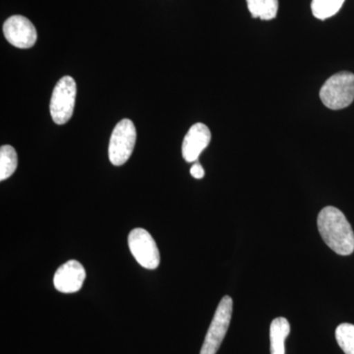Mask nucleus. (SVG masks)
Masks as SVG:
<instances>
[{
  "mask_svg": "<svg viewBox=\"0 0 354 354\" xmlns=\"http://www.w3.org/2000/svg\"><path fill=\"white\" fill-rule=\"evenodd\" d=\"M319 232L334 252L348 256L354 251V232L344 213L335 207H326L319 213Z\"/></svg>",
  "mask_w": 354,
  "mask_h": 354,
  "instance_id": "1",
  "label": "nucleus"
},
{
  "mask_svg": "<svg viewBox=\"0 0 354 354\" xmlns=\"http://www.w3.org/2000/svg\"><path fill=\"white\" fill-rule=\"evenodd\" d=\"M320 99L333 111L348 108L354 101V74L342 71L330 77L321 88Z\"/></svg>",
  "mask_w": 354,
  "mask_h": 354,
  "instance_id": "2",
  "label": "nucleus"
},
{
  "mask_svg": "<svg viewBox=\"0 0 354 354\" xmlns=\"http://www.w3.org/2000/svg\"><path fill=\"white\" fill-rule=\"evenodd\" d=\"M77 87L72 77L64 76L58 81L50 100V115L58 125L68 122L75 108Z\"/></svg>",
  "mask_w": 354,
  "mask_h": 354,
  "instance_id": "3",
  "label": "nucleus"
},
{
  "mask_svg": "<svg viewBox=\"0 0 354 354\" xmlns=\"http://www.w3.org/2000/svg\"><path fill=\"white\" fill-rule=\"evenodd\" d=\"M137 132L132 120H122L114 128L109 145V158L114 165H124L131 157Z\"/></svg>",
  "mask_w": 354,
  "mask_h": 354,
  "instance_id": "4",
  "label": "nucleus"
},
{
  "mask_svg": "<svg viewBox=\"0 0 354 354\" xmlns=\"http://www.w3.org/2000/svg\"><path fill=\"white\" fill-rule=\"evenodd\" d=\"M234 302L232 297H225L221 300L218 308L216 310L213 321L203 344L200 354H216L220 348L221 342L225 339V335L230 327L232 320Z\"/></svg>",
  "mask_w": 354,
  "mask_h": 354,
  "instance_id": "5",
  "label": "nucleus"
},
{
  "mask_svg": "<svg viewBox=\"0 0 354 354\" xmlns=\"http://www.w3.org/2000/svg\"><path fill=\"white\" fill-rule=\"evenodd\" d=\"M128 245L133 257L143 268L157 269L160 262V251L152 235L144 228H134L128 236Z\"/></svg>",
  "mask_w": 354,
  "mask_h": 354,
  "instance_id": "6",
  "label": "nucleus"
},
{
  "mask_svg": "<svg viewBox=\"0 0 354 354\" xmlns=\"http://www.w3.org/2000/svg\"><path fill=\"white\" fill-rule=\"evenodd\" d=\"M3 34L7 41L18 48H30L38 39L36 28L24 16H11L4 22Z\"/></svg>",
  "mask_w": 354,
  "mask_h": 354,
  "instance_id": "7",
  "label": "nucleus"
},
{
  "mask_svg": "<svg viewBox=\"0 0 354 354\" xmlns=\"http://www.w3.org/2000/svg\"><path fill=\"white\" fill-rule=\"evenodd\" d=\"M86 279V271L81 263L70 260L55 272L53 285L62 293H74L81 290Z\"/></svg>",
  "mask_w": 354,
  "mask_h": 354,
  "instance_id": "8",
  "label": "nucleus"
},
{
  "mask_svg": "<svg viewBox=\"0 0 354 354\" xmlns=\"http://www.w3.org/2000/svg\"><path fill=\"white\" fill-rule=\"evenodd\" d=\"M211 138V131L204 123H196L192 125L183 140L184 160L188 162H197L203 151L209 146Z\"/></svg>",
  "mask_w": 354,
  "mask_h": 354,
  "instance_id": "9",
  "label": "nucleus"
},
{
  "mask_svg": "<svg viewBox=\"0 0 354 354\" xmlns=\"http://www.w3.org/2000/svg\"><path fill=\"white\" fill-rule=\"evenodd\" d=\"M290 333V322L283 317L274 319L270 327L271 354H286L285 342Z\"/></svg>",
  "mask_w": 354,
  "mask_h": 354,
  "instance_id": "10",
  "label": "nucleus"
},
{
  "mask_svg": "<svg viewBox=\"0 0 354 354\" xmlns=\"http://www.w3.org/2000/svg\"><path fill=\"white\" fill-rule=\"evenodd\" d=\"M248 10L253 18L269 21L277 17L279 0H246Z\"/></svg>",
  "mask_w": 354,
  "mask_h": 354,
  "instance_id": "11",
  "label": "nucleus"
},
{
  "mask_svg": "<svg viewBox=\"0 0 354 354\" xmlns=\"http://www.w3.org/2000/svg\"><path fill=\"white\" fill-rule=\"evenodd\" d=\"M18 167V156L12 146L6 145L0 148V180L9 178Z\"/></svg>",
  "mask_w": 354,
  "mask_h": 354,
  "instance_id": "12",
  "label": "nucleus"
},
{
  "mask_svg": "<svg viewBox=\"0 0 354 354\" xmlns=\"http://www.w3.org/2000/svg\"><path fill=\"white\" fill-rule=\"evenodd\" d=\"M344 1L346 0H312V13L317 19H328L339 12Z\"/></svg>",
  "mask_w": 354,
  "mask_h": 354,
  "instance_id": "13",
  "label": "nucleus"
},
{
  "mask_svg": "<svg viewBox=\"0 0 354 354\" xmlns=\"http://www.w3.org/2000/svg\"><path fill=\"white\" fill-rule=\"evenodd\" d=\"M335 339L346 354H354V325L342 323L335 330Z\"/></svg>",
  "mask_w": 354,
  "mask_h": 354,
  "instance_id": "14",
  "label": "nucleus"
},
{
  "mask_svg": "<svg viewBox=\"0 0 354 354\" xmlns=\"http://www.w3.org/2000/svg\"><path fill=\"white\" fill-rule=\"evenodd\" d=\"M190 174L191 176H192L193 177H194V178L196 179H202L203 177L205 176L204 169H203L202 165L198 164V162L192 165V167H191L190 169Z\"/></svg>",
  "mask_w": 354,
  "mask_h": 354,
  "instance_id": "15",
  "label": "nucleus"
}]
</instances>
